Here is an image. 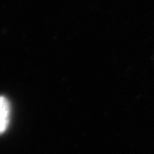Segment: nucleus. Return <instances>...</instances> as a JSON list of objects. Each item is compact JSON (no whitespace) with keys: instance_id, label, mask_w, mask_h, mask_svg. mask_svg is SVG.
<instances>
[{"instance_id":"1","label":"nucleus","mask_w":154,"mask_h":154,"mask_svg":"<svg viewBox=\"0 0 154 154\" xmlns=\"http://www.w3.org/2000/svg\"><path fill=\"white\" fill-rule=\"evenodd\" d=\"M10 120V104L5 97L0 96V134L8 127Z\"/></svg>"}]
</instances>
